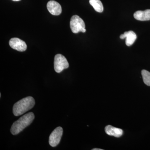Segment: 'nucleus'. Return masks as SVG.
Instances as JSON below:
<instances>
[{
    "label": "nucleus",
    "instance_id": "1",
    "mask_svg": "<svg viewBox=\"0 0 150 150\" xmlns=\"http://www.w3.org/2000/svg\"><path fill=\"white\" fill-rule=\"evenodd\" d=\"M35 104V100L32 97L24 98L14 105L13 109V114L16 116L22 115L32 108Z\"/></svg>",
    "mask_w": 150,
    "mask_h": 150
},
{
    "label": "nucleus",
    "instance_id": "2",
    "mask_svg": "<svg viewBox=\"0 0 150 150\" xmlns=\"http://www.w3.org/2000/svg\"><path fill=\"white\" fill-rule=\"evenodd\" d=\"M35 118L34 114L30 112L21 117L18 120L14 122L11 129L13 135H16L21 132L27 126H29Z\"/></svg>",
    "mask_w": 150,
    "mask_h": 150
},
{
    "label": "nucleus",
    "instance_id": "3",
    "mask_svg": "<svg viewBox=\"0 0 150 150\" xmlns=\"http://www.w3.org/2000/svg\"><path fill=\"white\" fill-rule=\"evenodd\" d=\"M70 24L71 29L74 33L86 32L85 23L83 20L79 16H73L71 18Z\"/></svg>",
    "mask_w": 150,
    "mask_h": 150
},
{
    "label": "nucleus",
    "instance_id": "4",
    "mask_svg": "<svg viewBox=\"0 0 150 150\" xmlns=\"http://www.w3.org/2000/svg\"><path fill=\"white\" fill-rule=\"evenodd\" d=\"M54 67L56 72H62L63 70L69 68V62L65 56L61 54H57L54 58Z\"/></svg>",
    "mask_w": 150,
    "mask_h": 150
},
{
    "label": "nucleus",
    "instance_id": "5",
    "mask_svg": "<svg viewBox=\"0 0 150 150\" xmlns=\"http://www.w3.org/2000/svg\"><path fill=\"white\" fill-rule=\"evenodd\" d=\"M63 130L61 127H58L54 129L51 133L49 138V143L52 147H55L59 144L61 141Z\"/></svg>",
    "mask_w": 150,
    "mask_h": 150
},
{
    "label": "nucleus",
    "instance_id": "6",
    "mask_svg": "<svg viewBox=\"0 0 150 150\" xmlns=\"http://www.w3.org/2000/svg\"><path fill=\"white\" fill-rule=\"evenodd\" d=\"M9 43L12 48L18 51L23 52L25 51L27 49L26 43L23 40L17 38H11L10 40Z\"/></svg>",
    "mask_w": 150,
    "mask_h": 150
},
{
    "label": "nucleus",
    "instance_id": "7",
    "mask_svg": "<svg viewBox=\"0 0 150 150\" xmlns=\"http://www.w3.org/2000/svg\"><path fill=\"white\" fill-rule=\"evenodd\" d=\"M47 8L53 15L58 16L62 13V8L59 3L55 1H50L47 4Z\"/></svg>",
    "mask_w": 150,
    "mask_h": 150
},
{
    "label": "nucleus",
    "instance_id": "8",
    "mask_svg": "<svg viewBox=\"0 0 150 150\" xmlns=\"http://www.w3.org/2000/svg\"><path fill=\"white\" fill-rule=\"evenodd\" d=\"M120 38L122 39L126 38V44L127 46H130L134 44L135 40L137 39V36L134 31L130 30L124 32L123 34L120 35Z\"/></svg>",
    "mask_w": 150,
    "mask_h": 150
},
{
    "label": "nucleus",
    "instance_id": "9",
    "mask_svg": "<svg viewBox=\"0 0 150 150\" xmlns=\"http://www.w3.org/2000/svg\"><path fill=\"white\" fill-rule=\"evenodd\" d=\"M105 133L108 135L110 136H113L116 138L121 137L123 134V131L122 129L115 128L110 125H108L106 126L105 127Z\"/></svg>",
    "mask_w": 150,
    "mask_h": 150
},
{
    "label": "nucleus",
    "instance_id": "10",
    "mask_svg": "<svg viewBox=\"0 0 150 150\" xmlns=\"http://www.w3.org/2000/svg\"><path fill=\"white\" fill-rule=\"evenodd\" d=\"M134 18L141 21L150 20V9L144 11H138L134 13Z\"/></svg>",
    "mask_w": 150,
    "mask_h": 150
},
{
    "label": "nucleus",
    "instance_id": "11",
    "mask_svg": "<svg viewBox=\"0 0 150 150\" xmlns=\"http://www.w3.org/2000/svg\"><path fill=\"white\" fill-rule=\"evenodd\" d=\"M89 3L96 11L99 13L103 11V5L100 0H89Z\"/></svg>",
    "mask_w": 150,
    "mask_h": 150
},
{
    "label": "nucleus",
    "instance_id": "12",
    "mask_svg": "<svg viewBox=\"0 0 150 150\" xmlns=\"http://www.w3.org/2000/svg\"><path fill=\"white\" fill-rule=\"evenodd\" d=\"M142 75L145 84L150 86V72L146 70H143L142 71Z\"/></svg>",
    "mask_w": 150,
    "mask_h": 150
},
{
    "label": "nucleus",
    "instance_id": "13",
    "mask_svg": "<svg viewBox=\"0 0 150 150\" xmlns=\"http://www.w3.org/2000/svg\"><path fill=\"white\" fill-rule=\"evenodd\" d=\"M92 150H103L102 149H97V148H95V149H93Z\"/></svg>",
    "mask_w": 150,
    "mask_h": 150
},
{
    "label": "nucleus",
    "instance_id": "14",
    "mask_svg": "<svg viewBox=\"0 0 150 150\" xmlns=\"http://www.w3.org/2000/svg\"><path fill=\"white\" fill-rule=\"evenodd\" d=\"M13 1H20V0H13Z\"/></svg>",
    "mask_w": 150,
    "mask_h": 150
}]
</instances>
